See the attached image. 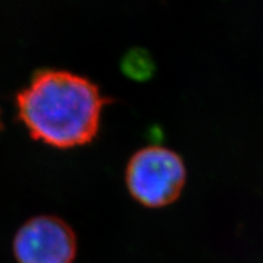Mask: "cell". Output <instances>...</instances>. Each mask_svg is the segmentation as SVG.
Segmentation results:
<instances>
[{"mask_svg":"<svg viewBox=\"0 0 263 263\" xmlns=\"http://www.w3.org/2000/svg\"><path fill=\"white\" fill-rule=\"evenodd\" d=\"M108 103L94 83L66 71H41L16 98L29 134L47 145L70 149L97 137Z\"/></svg>","mask_w":263,"mask_h":263,"instance_id":"obj_1","label":"cell"},{"mask_svg":"<svg viewBox=\"0 0 263 263\" xmlns=\"http://www.w3.org/2000/svg\"><path fill=\"white\" fill-rule=\"evenodd\" d=\"M185 182V163L179 154L168 147H143L127 164V188L138 202L146 207L159 209L174 202Z\"/></svg>","mask_w":263,"mask_h":263,"instance_id":"obj_2","label":"cell"},{"mask_svg":"<svg viewBox=\"0 0 263 263\" xmlns=\"http://www.w3.org/2000/svg\"><path fill=\"white\" fill-rule=\"evenodd\" d=\"M74 233L54 216H39L20 228L14 240L18 263H72L76 256Z\"/></svg>","mask_w":263,"mask_h":263,"instance_id":"obj_3","label":"cell"}]
</instances>
